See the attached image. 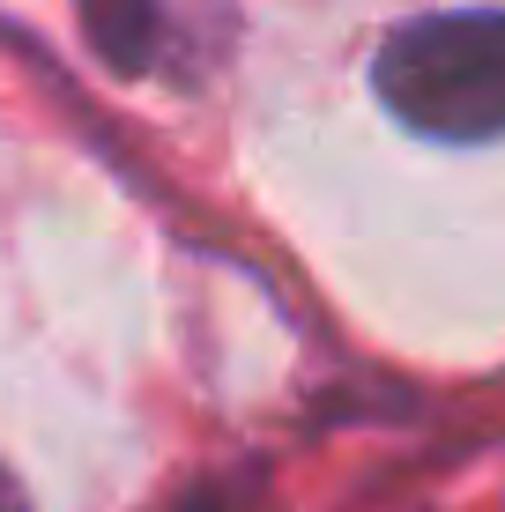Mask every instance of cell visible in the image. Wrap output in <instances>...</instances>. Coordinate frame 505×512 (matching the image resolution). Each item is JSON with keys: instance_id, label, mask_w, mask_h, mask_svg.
Listing matches in <instances>:
<instances>
[{"instance_id": "3", "label": "cell", "mask_w": 505, "mask_h": 512, "mask_svg": "<svg viewBox=\"0 0 505 512\" xmlns=\"http://www.w3.org/2000/svg\"><path fill=\"white\" fill-rule=\"evenodd\" d=\"M0 512H30V498H23V483H15L8 468H0Z\"/></svg>"}, {"instance_id": "2", "label": "cell", "mask_w": 505, "mask_h": 512, "mask_svg": "<svg viewBox=\"0 0 505 512\" xmlns=\"http://www.w3.org/2000/svg\"><path fill=\"white\" fill-rule=\"evenodd\" d=\"M82 38L119 75H208L231 45V0H82Z\"/></svg>"}, {"instance_id": "1", "label": "cell", "mask_w": 505, "mask_h": 512, "mask_svg": "<svg viewBox=\"0 0 505 512\" xmlns=\"http://www.w3.org/2000/svg\"><path fill=\"white\" fill-rule=\"evenodd\" d=\"M379 104L431 141H498L505 134V15H416L379 45Z\"/></svg>"}]
</instances>
